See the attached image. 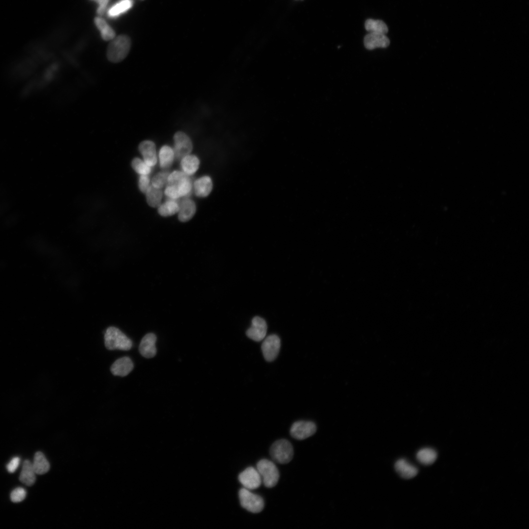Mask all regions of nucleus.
<instances>
[{"instance_id":"1","label":"nucleus","mask_w":529,"mask_h":529,"mask_svg":"<svg viewBox=\"0 0 529 529\" xmlns=\"http://www.w3.org/2000/svg\"><path fill=\"white\" fill-rule=\"evenodd\" d=\"M192 188V183L189 175L175 170L168 175L165 194L170 198L177 199L189 194Z\"/></svg>"},{"instance_id":"2","label":"nucleus","mask_w":529,"mask_h":529,"mask_svg":"<svg viewBox=\"0 0 529 529\" xmlns=\"http://www.w3.org/2000/svg\"><path fill=\"white\" fill-rule=\"evenodd\" d=\"M131 40L126 35H120L115 37L108 45L107 49V57L113 63H118L123 60L128 55L130 47Z\"/></svg>"},{"instance_id":"3","label":"nucleus","mask_w":529,"mask_h":529,"mask_svg":"<svg viewBox=\"0 0 529 529\" xmlns=\"http://www.w3.org/2000/svg\"><path fill=\"white\" fill-rule=\"evenodd\" d=\"M104 344L110 350L127 351L132 346L131 340L120 329L112 326L108 328L104 333Z\"/></svg>"},{"instance_id":"4","label":"nucleus","mask_w":529,"mask_h":529,"mask_svg":"<svg viewBox=\"0 0 529 529\" xmlns=\"http://www.w3.org/2000/svg\"><path fill=\"white\" fill-rule=\"evenodd\" d=\"M293 454L292 445L285 439L276 441L270 449V454L272 459L280 464H286L290 462L293 458Z\"/></svg>"},{"instance_id":"5","label":"nucleus","mask_w":529,"mask_h":529,"mask_svg":"<svg viewBox=\"0 0 529 529\" xmlns=\"http://www.w3.org/2000/svg\"><path fill=\"white\" fill-rule=\"evenodd\" d=\"M257 469L265 486L271 488L277 484L279 479V473L272 461L266 459H261L257 464Z\"/></svg>"},{"instance_id":"6","label":"nucleus","mask_w":529,"mask_h":529,"mask_svg":"<svg viewBox=\"0 0 529 529\" xmlns=\"http://www.w3.org/2000/svg\"><path fill=\"white\" fill-rule=\"evenodd\" d=\"M239 497L242 507L249 512L259 513L264 507V501L262 497L244 487L239 490Z\"/></svg>"},{"instance_id":"7","label":"nucleus","mask_w":529,"mask_h":529,"mask_svg":"<svg viewBox=\"0 0 529 529\" xmlns=\"http://www.w3.org/2000/svg\"><path fill=\"white\" fill-rule=\"evenodd\" d=\"M281 346L279 337L275 334L264 338L261 349L264 359L268 361H274L277 357Z\"/></svg>"},{"instance_id":"8","label":"nucleus","mask_w":529,"mask_h":529,"mask_svg":"<svg viewBox=\"0 0 529 529\" xmlns=\"http://www.w3.org/2000/svg\"><path fill=\"white\" fill-rule=\"evenodd\" d=\"M316 431V426L312 421H298L291 426L290 433L292 437L303 440L313 435Z\"/></svg>"},{"instance_id":"9","label":"nucleus","mask_w":529,"mask_h":529,"mask_svg":"<svg viewBox=\"0 0 529 529\" xmlns=\"http://www.w3.org/2000/svg\"><path fill=\"white\" fill-rule=\"evenodd\" d=\"M174 146V155L178 158H182L190 154L192 149V144L190 138L185 133L179 131L173 137Z\"/></svg>"},{"instance_id":"10","label":"nucleus","mask_w":529,"mask_h":529,"mask_svg":"<svg viewBox=\"0 0 529 529\" xmlns=\"http://www.w3.org/2000/svg\"><path fill=\"white\" fill-rule=\"evenodd\" d=\"M239 480L244 488L255 489L259 487L262 483L261 477L257 469L253 467L246 468L239 476Z\"/></svg>"},{"instance_id":"11","label":"nucleus","mask_w":529,"mask_h":529,"mask_svg":"<svg viewBox=\"0 0 529 529\" xmlns=\"http://www.w3.org/2000/svg\"><path fill=\"white\" fill-rule=\"evenodd\" d=\"M267 332L265 321L259 316H255L252 320L251 326L246 332V336L250 339L260 341L264 339Z\"/></svg>"},{"instance_id":"12","label":"nucleus","mask_w":529,"mask_h":529,"mask_svg":"<svg viewBox=\"0 0 529 529\" xmlns=\"http://www.w3.org/2000/svg\"><path fill=\"white\" fill-rule=\"evenodd\" d=\"M139 150L143 157L144 162L150 167L157 163V155L155 144L151 141L142 142L139 145Z\"/></svg>"},{"instance_id":"13","label":"nucleus","mask_w":529,"mask_h":529,"mask_svg":"<svg viewBox=\"0 0 529 529\" xmlns=\"http://www.w3.org/2000/svg\"><path fill=\"white\" fill-rule=\"evenodd\" d=\"M156 336L153 333H148L142 339L139 345L140 354L146 358H151L156 354Z\"/></svg>"},{"instance_id":"14","label":"nucleus","mask_w":529,"mask_h":529,"mask_svg":"<svg viewBox=\"0 0 529 529\" xmlns=\"http://www.w3.org/2000/svg\"><path fill=\"white\" fill-rule=\"evenodd\" d=\"M390 41L388 37L383 34L369 33L364 38L365 47L372 50L377 48H385L388 47Z\"/></svg>"},{"instance_id":"15","label":"nucleus","mask_w":529,"mask_h":529,"mask_svg":"<svg viewBox=\"0 0 529 529\" xmlns=\"http://www.w3.org/2000/svg\"><path fill=\"white\" fill-rule=\"evenodd\" d=\"M133 367V363L130 358L123 357L117 360L112 364L110 370L114 375L124 377L127 375Z\"/></svg>"},{"instance_id":"16","label":"nucleus","mask_w":529,"mask_h":529,"mask_svg":"<svg viewBox=\"0 0 529 529\" xmlns=\"http://www.w3.org/2000/svg\"><path fill=\"white\" fill-rule=\"evenodd\" d=\"M394 467L397 473L405 479H412L418 473V469L416 466L404 458L398 459L395 462Z\"/></svg>"},{"instance_id":"17","label":"nucleus","mask_w":529,"mask_h":529,"mask_svg":"<svg viewBox=\"0 0 529 529\" xmlns=\"http://www.w3.org/2000/svg\"><path fill=\"white\" fill-rule=\"evenodd\" d=\"M213 183L209 176H202L194 183V190L195 194L199 197H206L211 192Z\"/></svg>"},{"instance_id":"18","label":"nucleus","mask_w":529,"mask_h":529,"mask_svg":"<svg viewBox=\"0 0 529 529\" xmlns=\"http://www.w3.org/2000/svg\"><path fill=\"white\" fill-rule=\"evenodd\" d=\"M195 212V203L191 199H185L180 204L178 218L182 222L188 221L193 217Z\"/></svg>"},{"instance_id":"19","label":"nucleus","mask_w":529,"mask_h":529,"mask_svg":"<svg viewBox=\"0 0 529 529\" xmlns=\"http://www.w3.org/2000/svg\"><path fill=\"white\" fill-rule=\"evenodd\" d=\"M36 473L32 463L28 460L24 461L20 475V481L27 486H31L36 481Z\"/></svg>"},{"instance_id":"20","label":"nucleus","mask_w":529,"mask_h":529,"mask_svg":"<svg viewBox=\"0 0 529 529\" xmlns=\"http://www.w3.org/2000/svg\"><path fill=\"white\" fill-rule=\"evenodd\" d=\"M199 164V160L197 156L189 154L182 158L181 166L184 172L191 175L198 169Z\"/></svg>"},{"instance_id":"21","label":"nucleus","mask_w":529,"mask_h":529,"mask_svg":"<svg viewBox=\"0 0 529 529\" xmlns=\"http://www.w3.org/2000/svg\"><path fill=\"white\" fill-rule=\"evenodd\" d=\"M32 463L36 474H44L47 473L50 468L48 460L41 452H37L35 454Z\"/></svg>"},{"instance_id":"22","label":"nucleus","mask_w":529,"mask_h":529,"mask_svg":"<svg viewBox=\"0 0 529 529\" xmlns=\"http://www.w3.org/2000/svg\"><path fill=\"white\" fill-rule=\"evenodd\" d=\"M417 460L422 464L429 465L435 462L437 457L436 452L431 448H424L416 454Z\"/></svg>"},{"instance_id":"23","label":"nucleus","mask_w":529,"mask_h":529,"mask_svg":"<svg viewBox=\"0 0 529 529\" xmlns=\"http://www.w3.org/2000/svg\"><path fill=\"white\" fill-rule=\"evenodd\" d=\"M174 156L173 149L170 146L166 145L163 146L159 153L160 167L164 169L169 168L172 163Z\"/></svg>"},{"instance_id":"24","label":"nucleus","mask_w":529,"mask_h":529,"mask_svg":"<svg viewBox=\"0 0 529 529\" xmlns=\"http://www.w3.org/2000/svg\"><path fill=\"white\" fill-rule=\"evenodd\" d=\"M176 200L170 198L160 204L158 209V213L162 216H168L178 213L180 209V204Z\"/></svg>"},{"instance_id":"25","label":"nucleus","mask_w":529,"mask_h":529,"mask_svg":"<svg viewBox=\"0 0 529 529\" xmlns=\"http://www.w3.org/2000/svg\"><path fill=\"white\" fill-rule=\"evenodd\" d=\"M95 24L100 30L102 38L105 41L113 39L115 37L114 30L106 22L100 17H96Z\"/></svg>"},{"instance_id":"26","label":"nucleus","mask_w":529,"mask_h":529,"mask_svg":"<svg viewBox=\"0 0 529 529\" xmlns=\"http://www.w3.org/2000/svg\"><path fill=\"white\" fill-rule=\"evenodd\" d=\"M145 193L148 204L152 207H158L163 196L161 189L150 185Z\"/></svg>"},{"instance_id":"27","label":"nucleus","mask_w":529,"mask_h":529,"mask_svg":"<svg viewBox=\"0 0 529 529\" xmlns=\"http://www.w3.org/2000/svg\"><path fill=\"white\" fill-rule=\"evenodd\" d=\"M365 29L369 33L385 34L388 30L386 24L381 20L367 19L365 22Z\"/></svg>"},{"instance_id":"28","label":"nucleus","mask_w":529,"mask_h":529,"mask_svg":"<svg viewBox=\"0 0 529 529\" xmlns=\"http://www.w3.org/2000/svg\"><path fill=\"white\" fill-rule=\"evenodd\" d=\"M132 0H121L112 6L108 10L110 17H115L120 15L128 10L133 5Z\"/></svg>"},{"instance_id":"29","label":"nucleus","mask_w":529,"mask_h":529,"mask_svg":"<svg viewBox=\"0 0 529 529\" xmlns=\"http://www.w3.org/2000/svg\"><path fill=\"white\" fill-rule=\"evenodd\" d=\"M131 166L133 169L140 175H148L151 172V167L139 158H135L132 160Z\"/></svg>"},{"instance_id":"30","label":"nucleus","mask_w":529,"mask_h":529,"mask_svg":"<svg viewBox=\"0 0 529 529\" xmlns=\"http://www.w3.org/2000/svg\"><path fill=\"white\" fill-rule=\"evenodd\" d=\"M168 172H161L156 174L152 178L151 183L153 187L161 189L166 184H167L168 178L169 175Z\"/></svg>"},{"instance_id":"31","label":"nucleus","mask_w":529,"mask_h":529,"mask_svg":"<svg viewBox=\"0 0 529 529\" xmlns=\"http://www.w3.org/2000/svg\"><path fill=\"white\" fill-rule=\"evenodd\" d=\"M26 492L22 487H18L14 489L10 494V499L14 503H19L25 498Z\"/></svg>"},{"instance_id":"32","label":"nucleus","mask_w":529,"mask_h":529,"mask_svg":"<svg viewBox=\"0 0 529 529\" xmlns=\"http://www.w3.org/2000/svg\"><path fill=\"white\" fill-rule=\"evenodd\" d=\"M149 178L147 175H141L138 182V186L140 191L145 193L149 187Z\"/></svg>"},{"instance_id":"33","label":"nucleus","mask_w":529,"mask_h":529,"mask_svg":"<svg viewBox=\"0 0 529 529\" xmlns=\"http://www.w3.org/2000/svg\"><path fill=\"white\" fill-rule=\"evenodd\" d=\"M20 462L19 457H14L9 461L6 465V469L9 473H14L18 467Z\"/></svg>"},{"instance_id":"34","label":"nucleus","mask_w":529,"mask_h":529,"mask_svg":"<svg viewBox=\"0 0 529 529\" xmlns=\"http://www.w3.org/2000/svg\"><path fill=\"white\" fill-rule=\"evenodd\" d=\"M95 1L98 4V7L97 10V12L99 15H102L104 14L106 7L109 0H91Z\"/></svg>"}]
</instances>
